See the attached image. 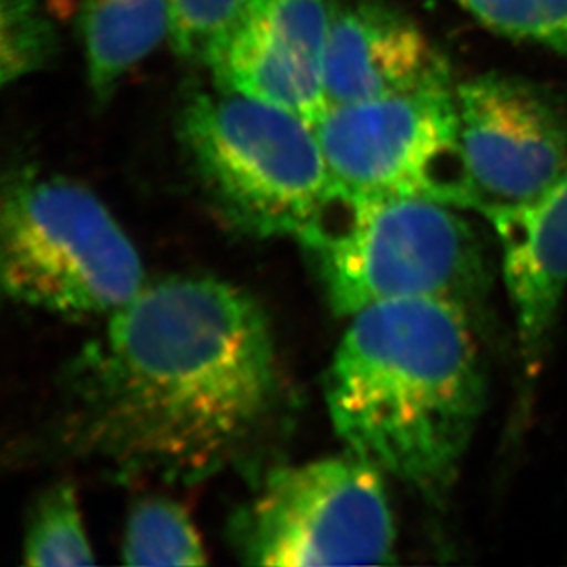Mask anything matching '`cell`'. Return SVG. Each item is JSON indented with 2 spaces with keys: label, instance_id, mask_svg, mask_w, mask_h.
<instances>
[{
  "label": "cell",
  "instance_id": "cell-17",
  "mask_svg": "<svg viewBox=\"0 0 567 567\" xmlns=\"http://www.w3.org/2000/svg\"><path fill=\"white\" fill-rule=\"evenodd\" d=\"M58 38L43 0H0V80L10 85L43 70Z\"/></svg>",
  "mask_w": 567,
  "mask_h": 567
},
{
  "label": "cell",
  "instance_id": "cell-1",
  "mask_svg": "<svg viewBox=\"0 0 567 567\" xmlns=\"http://www.w3.org/2000/svg\"><path fill=\"white\" fill-rule=\"evenodd\" d=\"M281 391L270 321L247 290L164 279L75 362L66 441L128 476L198 482L254 449Z\"/></svg>",
  "mask_w": 567,
  "mask_h": 567
},
{
  "label": "cell",
  "instance_id": "cell-12",
  "mask_svg": "<svg viewBox=\"0 0 567 567\" xmlns=\"http://www.w3.org/2000/svg\"><path fill=\"white\" fill-rule=\"evenodd\" d=\"M209 70L215 86L285 109L312 125L329 109L320 72L279 49L252 22L243 24Z\"/></svg>",
  "mask_w": 567,
  "mask_h": 567
},
{
  "label": "cell",
  "instance_id": "cell-7",
  "mask_svg": "<svg viewBox=\"0 0 567 567\" xmlns=\"http://www.w3.org/2000/svg\"><path fill=\"white\" fill-rule=\"evenodd\" d=\"M346 198L432 197L455 206V86L449 70L410 91L332 105L315 125Z\"/></svg>",
  "mask_w": 567,
  "mask_h": 567
},
{
  "label": "cell",
  "instance_id": "cell-8",
  "mask_svg": "<svg viewBox=\"0 0 567 567\" xmlns=\"http://www.w3.org/2000/svg\"><path fill=\"white\" fill-rule=\"evenodd\" d=\"M455 206L508 214L546 192L567 166V122L529 83L482 75L455 86Z\"/></svg>",
  "mask_w": 567,
  "mask_h": 567
},
{
  "label": "cell",
  "instance_id": "cell-4",
  "mask_svg": "<svg viewBox=\"0 0 567 567\" xmlns=\"http://www.w3.org/2000/svg\"><path fill=\"white\" fill-rule=\"evenodd\" d=\"M181 138L223 214L257 237L309 234L338 195L315 125L215 86L193 92Z\"/></svg>",
  "mask_w": 567,
  "mask_h": 567
},
{
  "label": "cell",
  "instance_id": "cell-2",
  "mask_svg": "<svg viewBox=\"0 0 567 567\" xmlns=\"http://www.w3.org/2000/svg\"><path fill=\"white\" fill-rule=\"evenodd\" d=\"M326 401L348 452L441 502L485 408L471 311L423 298L351 316L327 371Z\"/></svg>",
  "mask_w": 567,
  "mask_h": 567
},
{
  "label": "cell",
  "instance_id": "cell-14",
  "mask_svg": "<svg viewBox=\"0 0 567 567\" xmlns=\"http://www.w3.org/2000/svg\"><path fill=\"white\" fill-rule=\"evenodd\" d=\"M22 558L27 566H92L96 564L86 538L74 488L55 485L41 496L28 524Z\"/></svg>",
  "mask_w": 567,
  "mask_h": 567
},
{
  "label": "cell",
  "instance_id": "cell-15",
  "mask_svg": "<svg viewBox=\"0 0 567 567\" xmlns=\"http://www.w3.org/2000/svg\"><path fill=\"white\" fill-rule=\"evenodd\" d=\"M342 0H254L248 22L274 44L321 74Z\"/></svg>",
  "mask_w": 567,
  "mask_h": 567
},
{
  "label": "cell",
  "instance_id": "cell-10",
  "mask_svg": "<svg viewBox=\"0 0 567 567\" xmlns=\"http://www.w3.org/2000/svg\"><path fill=\"white\" fill-rule=\"evenodd\" d=\"M444 70L410 17L384 0H342L321 63L329 107L410 91Z\"/></svg>",
  "mask_w": 567,
  "mask_h": 567
},
{
  "label": "cell",
  "instance_id": "cell-11",
  "mask_svg": "<svg viewBox=\"0 0 567 567\" xmlns=\"http://www.w3.org/2000/svg\"><path fill=\"white\" fill-rule=\"evenodd\" d=\"M80 32L89 86L105 103L125 75L167 41L169 2L83 0Z\"/></svg>",
  "mask_w": 567,
  "mask_h": 567
},
{
  "label": "cell",
  "instance_id": "cell-16",
  "mask_svg": "<svg viewBox=\"0 0 567 567\" xmlns=\"http://www.w3.org/2000/svg\"><path fill=\"white\" fill-rule=\"evenodd\" d=\"M167 43L181 60L212 66L248 21L254 0H167Z\"/></svg>",
  "mask_w": 567,
  "mask_h": 567
},
{
  "label": "cell",
  "instance_id": "cell-13",
  "mask_svg": "<svg viewBox=\"0 0 567 567\" xmlns=\"http://www.w3.org/2000/svg\"><path fill=\"white\" fill-rule=\"evenodd\" d=\"M127 566H204L206 553L188 513L169 499L140 502L125 527Z\"/></svg>",
  "mask_w": 567,
  "mask_h": 567
},
{
  "label": "cell",
  "instance_id": "cell-5",
  "mask_svg": "<svg viewBox=\"0 0 567 567\" xmlns=\"http://www.w3.org/2000/svg\"><path fill=\"white\" fill-rule=\"evenodd\" d=\"M6 295L54 315L113 316L144 290L133 243L100 198L69 178L22 169L6 183Z\"/></svg>",
  "mask_w": 567,
  "mask_h": 567
},
{
  "label": "cell",
  "instance_id": "cell-3",
  "mask_svg": "<svg viewBox=\"0 0 567 567\" xmlns=\"http://www.w3.org/2000/svg\"><path fill=\"white\" fill-rule=\"evenodd\" d=\"M461 208L432 197L337 195L300 243L340 316L390 301L466 307L488 289L487 257Z\"/></svg>",
  "mask_w": 567,
  "mask_h": 567
},
{
  "label": "cell",
  "instance_id": "cell-6",
  "mask_svg": "<svg viewBox=\"0 0 567 567\" xmlns=\"http://www.w3.org/2000/svg\"><path fill=\"white\" fill-rule=\"evenodd\" d=\"M231 538L252 566L393 564L384 474L351 452L276 468L237 513Z\"/></svg>",
  "mask_w": 567,
  "mask_h": 567
},
{
  "label": "cell",
  "instance_id": "cell-18",
  "mask_svg": "<svg viewBox=\"0 0 567 567\" xmlns=\"http://www.w3.org/2000/svg\"><path fill=\"white\" fill-rule=\"evenodd\" d=\"M485 27L567 58V0H460Z\"/></svg>",
  "mask_w": 567,
  "mask_h": 567
},
{
  "label": "cell",
  "instance_id": "cell-9",
  "mask_svg": "<svg viewBox=\"0 0 567 567\" xmlns=\"http://www.w3.org/2000/svg\"><path fill=\"white\" fill-rule=\"evenodd\" d=\"M488 223L502 248L525 373L536 377L567 292V166L535 200Z\"/></svg>",
  "mask_w": 567,
  "mask_h": 567
}]
</instances>
